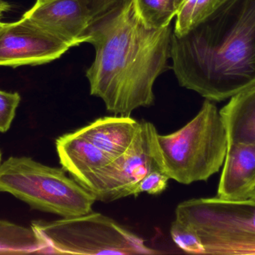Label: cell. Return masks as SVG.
Wrapping results in <instances>:
<instances>
[{
	"label": "cell",
	"instance_id": "cell-8",
	"mask_svg": "<svg viewBox=\"0 0 255 255\" xmlns=\"http://www.w3.org/2000/svg\"><path fill=\"white\" fill-rule=\"evenodd\" d=\"M70 46L24 16L0 28V66L16 67L51 62Z\"/></svg>",
	"mask_w": 255,
	"mask_h": 255
},
{
	"label": "cell",
	"instance_id": "cell-15",
	"mask_svg": "<svg viewBox=\"0 0 255 255\" xmlns=\"http://www.w3.org/2000/svg\"><path fill=\"white\" fill-rule=\"evenodd\" d=\"M223 0H184L177 11L172 32L181 36L211 14Z\"/></svg>",
	"mask_w": 255,
	"mask_h": 255
},
{
	"label": "cell",
	"instance_id": "cell-10",
	"mask_svg": "<svg viewBox=\"0 0 255 255\" xmlns=\"http://www.w3.org/2000/svg\"><path fill=\"white\" fill-rule=\"evenodd\" d=\"M55 146L63 169L96 199L103 176L115 158L76 131L58 137Z\"/></svg>",
	"mask_w": 255,
	"mask_h": 255
},
{
	"label": "cell",
	"instance_id": "cell-13",
	"mask_svg": "<svg viewBox=\"0 0 255 255\" xmlns=\"http://www.w3.org/2000/svg\"><path fill=\"white\" fill-rule=\"evenodd\" d=\"M220 111L229 145L255 143V83L231 97Z\"/></svg>",
	"mask_w": 255,
	"mask_h": 255
},
{
	"label": "cell",
	"instance_id": "cell-22",
	"mask_svg": "<svg viewBox=\"0 0 255 255\" xmlns=\"http://www.w3.org/2000/svg\"><path fill=\"white\" fill-rule=\"evenodd\" d=\"M249 199H253V200L255 201V187L254 188V190H253V192H252L251 194H250Z\"/></svg>",
	"mask_w": 255,
	"mask_h": 255
},
{
	"label": "cell",
	"instance_id": "cell-20",
	"mask_svg": "<svg viewBox=\"0 0 255 255\" xmlns=\"http://www.w3.org/2000/svg\"><path fill=\"white\" fill-rule=\"evenodd\" d=\"M91 19V25L119 7L125 0H83Z\"/></svg>",
	"mask_w": 255,
	"mask_h": 255
},
{
	"label": "cell",
	"instance_id": "cell-25",
	"mask_svg": "<svg viewBox=\"0 0 255 255\" xmlns=\"http://www.w3.org/2000/svg\"><path fill=\"white\" fill-rule=\"evenodd\" d=\"M1 163V154H0V164Z\"/></svg>",
	"mask_w": 255,
	"mask_h": 255
},
{
	"label": "cell",
	"instance_id": "cell-11",
	"mask_svg": "<svg viewBox=\"0 0 255 255\" xmlns=\"http://www.w3.org/2000/svg\"><path fill=\"white\" fill-rule=\"evenodd\" d=\"M217 197L249 199L255 187V143L231 144L223 164Z\"/></svg>",
	"mask_w": 255,
	"mask_h": 255
},
{
	"label": "cell",
	"instance_id": "cell-2",
	"mask_svg": "<svg viewBox=\"0 0 255 255\" xmlns=\"http://www.w3.org/2000/svg\"><path fill=\"white\" fill-rule=\"evenodd\" d=\"M170 58L179 85L211 101L254 85L255 0H223L188 32H172Z\"/></svg>",
	"mask_w": 255,
	"mask_h": 255
},
{
	"label": "cell",
	"instance_id": "cell-14",
	"mask_svg": "<svg viewBox=\"0 0 255 255\" xmlns=\"http://www.w3.org/2000/svg\"><path fill=\"white\" fill-rule=\"evenodd\" d=\"M45 244L32 227L0 220V254L45 253Z\"/></svg>",
	"mask_w": 255,
	"mask_h": 255
},
{
	"label": "cell",
	"instance_id": "cell-19",
	"mask_svg": "<svg viewBox=\"0 0 255 255\" xmlns=\"http://www.w3.org/2000/svg\"><path fill=\"white\" fill-rule=\"evenodd\" d=\"M169 180V177L162 171H152L139 181L135 189L133 196H137L142 193L149 195L160 194L167 187Z\"/></svg>",
	"mask_w": 255,
	"mask_h": 255
},
{
	"label": "cell",
	"instance_id": "cell-26",
	"mask_svg": "<svg viewBox=\"0 0 255 255\" xmlns=\"http://www.w3.org/2000/svg\"><path fill=\"white\" fill-rule=\"evenodd\" d=\"M39 1H43V0H39Z\"/></svg>",
	"mask_w": 255,
	"mask_h": 255
},
{
	"label": "cell",
	"instance_id": "cell-23",
	"mask_svg": "<svg viewBox=\"0 0 255 255\" xmlns=\"http://www.w3.org/2000/svg\"><path fill=\"white\" fill-rule=\"evenodd\" d=\"M184 0H178V8H179L180 6H181V3L183 2Z\"/></svg>",
	"mask_w": 255,
	"mask_h": 255
},
{
	"label": "cell",
	"instance_id": "cell-12",
	"mask_svg": "<svg viewBox=\"0 0 255 255\" xmlns=\"http://www.w3.org/2000/svg\"><path fill=\"white\" fill-rule=\"evenodd\" d=\"M139 124L140 122L128 115H115L98 118L76 132L115 159L127 151Z\"/></svg>",
	"mask_w": 255,
	"mask_h": 255
},
{
	"label": "cell",
	"instance_id": "cell-27",
	"mask_svg": "<svg viewBox=\"0 0 255 255\" xmlns=\"http://www.w3.org/2000/svg\"><path fill=\"white\" fill-rule=\"evenodd\" d=\"M0 154H1V151H0Z\"/></svg>",
	"mask_w": 255,
	"mask_h": 255
},
{
	"label": "cell",
	"instance_id": "cell-16",
	"mask_svg": "<svg viewBox=\"0 0 255 255\" xmlns=\"http://www.w3.org/2000/svg\"><path fill=\"white\" fill-rule=\"evenodd\" d=\"M136 4L142 21L151 28L170 25L178 10V0H136Z\"/></svg>",
	"mask_w": 255,
	"mask_h": 255
},
{
	"label": "cell",
	"instance_id": "cell-1",
	"mask_svg": "<svg viewBox=\"0 0 255 255\" xmlns=\"http://www.w3.org/2000/svg\"><path fill=\"white\" fill-rule=\"evenodd\" d=\"M170 25L156 28L142 21L136 0H125L91 25L87 43L95 58L86 76L91 95L100 97L109 112L128 115L154 103V82L170 58Z\"/></svg>",
	"mask_w": 255,
	"mask_h": 255
},
{
	"label": "cell",
	"instance_id": "cell-28",
	"mask_svg": "<svg viewBox=\"0 0 255 255\" xmlns=\"http://www.w3.org/2000/svg\"></svg>",
	"mask_w": 255,
	"mask_h": 255
},
{
	"label": "cell",
	"instance_id": "cell-6",
	"mask_svg": "<svg viewBox=\"0 0 255 255\" xmlns=\"http://www.w3.org/2000/svg\"><path fill=\"white\" fill-rule=\"evenodd\" d=\"M31 227L45 244V254L157 255L145 241L100 213L56 221H34Z\"/></svg>",
	"mask_w": 255,
	"mask_h": 255
},
{
	"label": "cell",
	"instance_id": "cell-17",
	"mask_svg": "<svg viewBox=\"0 0 255 255\" xmlns=\"http://www.w3.org/2000/svg\"><path fill=\"white\" fill-rule=\"evenodd\" d=\"M172 241L185 253L205 255V248L196 231L188 223L175 219L170 227Z\"/></svg>",
	"mask_w": 255,
	"mask_h": 255
},
{
	"label": "cell",
	"instance_id": "cell-5",
	"mask_svg": "<svg viewBox=\"0 0 255 255\" xmlns=\"http://www.w3.org/2000/svg\"><path fill=\"white\" fill-rule=\"evenodd\" d=\"M175 219L196 231L205 255H255L253 199H190L177 206Z\"/></svg>",
	"mask_w": 255,
	"mask_h": 255
},
{
	"label": "cell",
	"instance_id": "cell-18",
	"mask_svg": "<svg viewBox=\"0 0 255 255\" xmlns=\"http://www.w3.org/2000/svg\"><path fill=\"white\" fill-rule=\"evenodd\" d=\"M20 100L17 92L0 90V133H5L10 129Z\"/></svg>",
	"mask_w": 255,
	"mask_h": 255
},
{
	"label": "cell",
	"instance_id": "cell-4",
	"mask_svg": "<svg viewBox=\"0 0 255 255\" xmlns=\"http://www.w3.org/2000/svg\"><path fill=\"white\" fill-rule=\"evenodd\" d=\"M0 191L10 193L34 209L79 217L93 211L95 198L68 178L65 170L27 157H10L0 164Z\"/></svg>",
	"mask_w": 255,
	"mask_h": 255
},
{
	"label": "cell",
	"instance_id": "cell-7",
	"mask_svg": "<svg viewBox=\"0 0 255 255\" xmlns=\"http://www.w3.org/2000/svg\"><path fill=\"white\" fill-rule=\"evenodd\" d=\"M157 133L154 124L141 121L127 151L108 167L97 201L111 202L133 196L141 180L152 171H162L157 154Z\"/></svg>",
	"mask_w": 255,
	"mask_h": 255
},
{
	"label": "cell",
	"instance_id": "cell-24",
	"mask_svg": "<svg viewBox=\"0 0 255 255\" xmlns=\"http://www.w3.org/2000/svg\"><path fill=\"white\" fill-rule=\"evenodd\" d=\"M3 24L4 23H3V22H1V20H0V28H1V26H2Z\"/></svg>",
	"mask_w": 255,
	"mask_h": 255
},
{
	"label": "cell",
	"instance_id": "cell-21",
	"mask_svg": "<svg viewBox=\"0 0 255 255\" xmlns=\"http://www.w3.org/2000/svg\"><path fill=\"white\" fill-rule=\"evenodd\" d=\"M12 6L7 1L0 0V19L2 16L3 13L10 11L11 10Z\"/></svg>",
	"mask_w": 255,
	"mask_h": 255
},
{
	"label": "cell",
	"instance_id": "cell-9",
	"mask_svg": "<svg viewBox=\"0 0 255 255\" xmlns=\"http://www.w3.org/2000/svg\"><path fill=\"white\" fill-rule=\"evenodd\" d=\"M24 16L70 47L88 42L91 19L83 0H37Z\"/></svg>",
	"mask_w": 255,
	"mask_h": 255
},
{
	"label": "cell",
	"instance_id": "cell-3",
	"mask_svg": "<svg viewBox=\"0 0 255 255\" xmlns=\"http://www.w3.org/2000/svg\"><path fill=\"white\" fill-rule=\"evenodd\" d=\"M162 172L169 179L189 185L207 181L224 164L229 146L227 130L220 111L205 100L197 115L182 128L157 135Z\"/></svg>",
	"mask_w": 255,
	"mask_h": 255
}]
</instances>
